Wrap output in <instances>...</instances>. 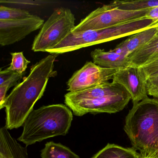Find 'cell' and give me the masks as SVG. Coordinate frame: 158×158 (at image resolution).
<instances>
[{
  "label": "cell",
  "mask_w": 158,
  "mask_h": 158,
  "mask_svg": "<svg viewBox=\"0 0 158 158\" xmlns=\"http://www.w3.org/2000/svg\"><path fill=\"white\" fill-rule=\"evenodd\" d=\"M10 54L12 61L8 69L21 74H25L30 61L24 57L23 52H11Z\"/></svg>",
  "instance_id": "cell-19"
},
{
  "label": "cell",
  "mask_w": 158,
  "mask_h": 158,
  "mask_svg": "<svg viewBox=\"0 0 158 158\" xmlns=\"http://www.w3.org/2000/svg\"><path fill=\"white\" fill-rule=\"evenodd\" d=\"M147 79L158 76V58L141 66Z\"/></svg>",
  "instance_id": "cell-21"
},
{
  "label": "cell",
  "mask_w": 158,
  "mask_h": 158,
  "mask_svg": "<svg viewBox=\"0 0 158 158\" xmlns=\"http://www.w3.org/2000/svg\"><path fill=\"white\" fill-rule=\"evenodd\" d=\"M128 93L122 85L114 82H106L95 87L76 92H68L64 101H79L124 95Z\"/></svg>",
  "instance_id": "cell-10"
},
{
  "label": "cell",
  "mask_w": 158,
  "mask_h": 158,
  "mask_svg": "<svg viewBox=\"0 0 158 158\" xmlns=\"http://www.w3.org/2000/svg\"><path fill=\"white\" fill-rule=\"evenodd\" d=\"M110 5L124 10L138 11L151 9L158 6V0L115 1Z\"/></svg>",
  "instance_id": "cell-17"
},
{
  "label": "cell",
  "mask_w": 158,
  "mask_h": 158,
  "mask_svg": "<svg viewBox=\"0 0 158 158\" xmlns=\"http://www.w3.org/2000/svg\"><path fill=\"white\" fill-rule=\"evenodd\" d=\"M90 55L94 63L103 68L120 70L131 65L127 56L118 54L113 50L106 52L103 49H96Z\"/></svg>",
  "instance_id": "cell-11"
},
{
  "label": "cell",
  "mask_w": 158,
  "mask_h": 158,
  "mask_svg": "<svg viewBox=\"0 0 158 158\" xmlns=\"http://www.w3.org/2000/svg\"><path fill=\"white\" fill-rule=\"evenodd\" d=\"M157 36H158V35H157Z\"/></svg>",
  "instance_id": "cell-26"
},
{
  "label": "cell",
  "mask_w": 158,
  "mask_h": 158,
  "mask_svg": "<svg viewBox=\"0 0 158 158\" xmlns=\"http://www.w3.org/2000/svg\"><path fill=\"white\" fill-rule=\"evenodd\" d=\"M158 58V36L149 42L127 55L131 65L141 67L145 64Z\"/></svg>",
  "instance_id": "cell-13"
},
{
  "label": "cell",
  "mask_w": 158,
  "mask_h": 158,
  "mask_svg": "<svg viewBox=\"0 0 158 158\" xmlns=\"http://www.w3.org/2000/svg\"><path fill=\"white\" fill-rule=\"evenodd\" d=\"M74 15L68 8L55 9L34 39L32 50L47 52L56 47L69 35L75 25Z\"/></svg>",
  "instance_id": "cell-4"
},
{
  "label": "cell",
  "mask_w": 158,
  "mask_h": 158,
  "mask_svg": "<svg viewBox=\"0 0 158 158\" xmlns=\"http://www.w3.org/2000/svg\"><path fill=\"white\" fill-rule=\"evenodd\" d=\"M24 74L17 73L9 80L4 82L3 84L0 85V107L3 105L5 99L6 94L8 90L13 86L17 85V82L23 77Z\"/></svg>",
  "instance_id": "cell-20"
},
{
  "label": "cell",
  "mask_w": 158,
  "mask_h": 158,
  "mask_svg": "<svg viewBox=\"0 0 158 158\" xmlns=\"http://www.w3.org/2000/svg\"><path fill=\"white\" fill-rule=\"evenodd\" d=\"M150 9L127 11L113 7L110 4L103 5L93 11L82 20L72 32L102 30L140 20L145 18Z\"/></svg>",
  "instance_id": "cell-5"
},
{
  "label": "cell",
  "mask_w": 158,
  "mask_h": 158,
  "mask_svg": "<svg viewBox=\"0 0 158 158\" xmlns=\"http://www.w3.org/2000/svg\"><path fill=\"white\" fill-rule=\"evenodd\" d=\"M57 55L50 54L32 65L28 76L6 97L0 109L5 108L7 129L21 127L34 110L35 103L44 94L49 79L57 75L53 69Z\"/></svg>",
  "instance_id": "cell-1"
},
{
  "label": "cell",
  "mask_w": 158,
  "mask_h": 158,
  "mask_svg": "<svg viewBox=\"0 0 158 158\" xmlns=\"http://www.w3.org/2000/svg\"><path fill=\"white\" fill-rule=\"evenodd\" d=\"M33 15L28 11L1 5L0 21H16L29 18Z\"/></svg>",
  "instance_id": "cell-18"
},
{
  "label": "cell",
  "mask_w": 158,
  "mask_h": 158,
  "mask_svg": "<svg viewBox=\"0 0 158 158\" xmlns=\"http://www.w3.org/2000/svg\"><path fill=\"white\" fill-rule=\"evenodd\" d=\"M131 99L129 93L92 99L64 101L66 106L76 116L88 113H115L124 109Z\"/></svg>",
  "instance_id": "cell-6"
},
{
  "label": "cell",
  "mask_w": 158,
  "mask_h": 158,
  "mask_svg": "<svg viewBox=\"0 0 158 158\" xmlns=\"http://www.w3.org/2000/svg\"><path fill=\"white\" fill-rule=\"evenodd\" d=\"M119 70L103 68L92 62H87L68 80L67 90L70 92H79L95 87L112 80Z\"/></svg>",
  "instance_id": "cell-7"
},
{
  "label": "cell",
  "mask_w": 158,
  "mask_h": 158,
  "mask_svg": "<svg viewBox=\"0 0 158 158\" xmlns=\"http://www.w3.org/2000/svg\"><path fill=\"white\" fill-rule=\"evenodd\" d=\"M91 158H140V153L134 148H124L108 144Z\"/></svg>",
  "instance_id": "cell-15"
},
{
  "label": "cell",
  "mask_w": 158,
  "mask_h": 158,
  "mask_svg": "<svg viewBox=\"0 0 158 158\" xmlns=\"http://www.w3.org/2000/svg\"><path fill=\"white\" fill-rule=\"evenodd\" d=\"M0 158H28L26 148L17 142L5 126L0 129Z\"/></svg>",
  "instance_id": "cell-12"
},
{
  "label": "cell",
  "mask_w": 158,
  "mask_h": 158,
  "mask_svg": "<svg viewBox=\"0 0 158 158\" xmlns=\"http://www.w3.org/2000/svg\"><path fill=\"white\" fill-rule=\"evenodd\" d=\"M73 119L72 112L66 105L42 106L30 113L25 121L18 140L28 146L50 138L65 135Z\"/></svg>",
  "instance_id": "cell-3"
},
{
  "label": "cell",
  "mask_w": 158,
  "mask_h": 158,
  "mask_svg": "<svg viewBox=\"0 0 158 158\" xmlns=\"http://www.w3.org/2000/svg\"><path fill=\"white\" fill-rule=\"evenodd\" d=\"M40 156L41 158H80L67 147L53 141L45 144Z\"/></svg>",
  "instance_id": "cell-16"
},
{
  "label": "cell",
  "mask_w": 158,
  "mask_h": 158,
  "mask_svg": "<svg viewBox=\"0 0 158 158\" xmlns=\"http://www.w3.org/2000/svg\"><path fill=\"white\" fill-rule=\"evenodd\" d=\"M1 3H12L17 4H25V5H41V3H45V2H48V1H5V0H1L0 1Z\"/></svg>",
  "instance_id": "cell-24"
},
{
  "label": "cell",
  "mask_w": 158,
  "mask_h": 158,
  "mask_svg": "<svg viewBox=\"0 0 158 158\" xmlns=\"http://www.w3.org/2000/svg\"><path fill=\"white\" fill-rule=\"evenodd\" d=\"M157 32V27H151L132 35L130 37L120 43L117 47L121 48L127 56L139 48L149 42L156 35Z\"/></svg>",
  "instance_id": "cell-14"
},
{
  "label": "cell",
  "mask_w": 158,
  "mask_h": 158,
  "mask_svg": "<svg viewBox=\"0 0 158 158\" xmlns=\"http://www.w3.org/2000/svg\"><path fill=\"white\" fill-rule=\"evenodd\" d=\"M44 23V20L35 15L23 20L0 21V45L4 47L21 41Z\"/></svg>",
  "instance_id": "cell-8"
},
{
  "label": "cell",
  "mask_w": 158,
  "mask_h": 158,
  "mask_svg": "<svg viewBox=\"0 0 158 158\" xmlns=\"http://www.w3.org/2000/svg\"><path fill=\"white\" fill-rule=\"evenodd\" d=\"M147 79L141 67L130 65L118 71L112 81L122 85L130 94L133 103L148 98Z\"/></svg>",
  "instance_id": "cell-9"
},
{
  "label": "cell",
  "mask_w": 158,
  "mask_h": 158,
  "mask_svg": "<svg viewBox=\"0 0 158 158\" xmlns=\"http://www.w3.org/2000/svg\"><path fill=\"white\" fill-rule=\"evenodd\" d=\"M124 130L140 156L158 155V99L148 98L133 103Z\"/></svg>",
  "instance_id": "cell-2"
},
{
  "label": "cell",
  "mask_w": 158,
  "mask_h": 158,
  "mask_svg": "<svg viewBox=\"0 0 158 158\" xmlns=\"http://www.w3.org/2000/svg\"><path fill=\"white\" fill-rule=\"evenodd\" d=\"M147 90L148 95L158 99V76L148 79Z\"/></svg>",
  "instance_id": "cell-22"
},
{
  "label": "cell",
  "mask_w": 158,
  "mask_h": 158,
  "mask_svg": "<svg viewBox=\"0 0 158 158\" xmlns=\"http://www.w3.org/2000/svg\"><path fill=\"white\" fill-rule=\"evenodd\" d=\"M140 158H158V155L152 156H142L140 155Z\"/></svg>",
  "instance_id": "cell-25"
},
{
  "label": "cell",
  "mask_w": 158,
  "mask_h": 158,
  "mask_svg": "<svg viewBox=\"0 0 158 158\" xmlns=\"http://www.w3.org/2000/svg\"><path fill=\"white\" fill-rule=\"evenodd\" d=\"M145 18L148 20H152L154 23L152 25V27L158 22V6L153 7L150 9L148 13L145 15Z\"/></svg>",
  "instance_id": "cell-23"
}]
</instances>
